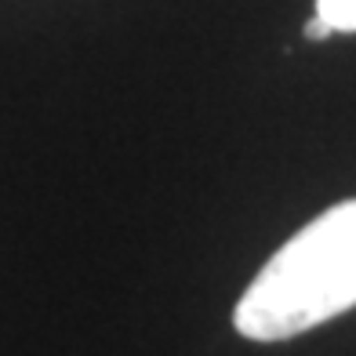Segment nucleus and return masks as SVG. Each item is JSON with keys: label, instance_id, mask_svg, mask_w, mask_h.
<instances>
[{"label": "nucleus", "instance_id": "f257e3e1", "mask_svg": "<svg viewBox=\"0 0 356 356\" xmlns=\"http://www.w3.org/2000/svg\"><path fill=\"white\" fill-rule=\"evenodd\" d=\"M356 305V200L313 218L262 266L233 323L251 342H284Z\"/></svg>", "mask_w": 356, "mask_h": 356}, {"label": "nucleus", "instance_id": "f03ea898", "mask_svg": "<svg viewBox=\"0 0 356 356\" xmlns=\"http://www.w3.org/2000/svg\"><path fill=\"white\" fill-rule=\"evenodd\" d=\"M316 15L331 22L334 33H356V0H316Z\"/></svg>", "mask_w": 356, "mask_h": 356}, {"label": "nucleus", "instance_id": "7ed1b4c3", "mask_svg": "<svg viewBox=\"0 0 356 356\" xmlns=\"http://www.w3.org/2000/svg\"><path fill=\"white\" fill-rule=\"evenodd\" d=\"M302 33H305V40H327V37L334 33V29H331V22H327V19H320V15H313V19L305 22Z\"/></svg>", "mask_w": 356, "mask_h": 356}]
</instances>
